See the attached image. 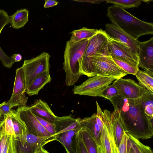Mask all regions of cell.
Instances as JSON below:
<instances>
[{"mask_svg": "<svg viewBox=\"0 0 153 153\" xmlns=\"http://www.w3.org/2000/svg\"><path fill=\"white\" fill-rule=\"evenodd\" d=\"M110 101L120 112L126 133L138 139L152 137L153 118L145 114L138 98L128 99L118 95Z\"/></svg>", "mask_w": 153, "mask_h": 153, "instance_id": "1", "label": "cell"}, {"mask_svg": "<svg viewBox=\"0 0 153 153\" xmlns=\"http://www.w3.org/2000/svg\"><path fill=\"white\" fill-rule=\"evenodd\" d=\"M107 16L111 23L135 39L143 35L153 34V23L143 21L119 7H109Z\"/></svg>", "mask_w": 153, "mask_h": 153, "instance_id": "2", "label": "cell"}, {"mask_svg": "<svg viewBox=\"0 0 153 153\" xmlns=\"http://www.w3.org/2000/svg\"><path fill=\"white\" fill-rule=\"evenodd\" d=\"M89 41L84 39L76 43L68 41L66 42L63 68L65 74V84L68 86L74 85L81 76V61Z\"/></svg>", "mask_w": 153, "mask_h": 153, "instance_id": "3", "label": "cell"}, {"mask_svg": "<svg viewBox=\"0 0 153 153\" xmlns=\"http://www.w3.org/2000/svg\"><path fill=\"white\" fill-rule=\"evenodd\" d=\"M80 74L91 77L96 76H108L117 79L128 74L114 61L111 55L98 54L80 66Z\"/></svg>", "mask_w": 153, "mask_h": 153, "instance_id": "4", "label": "cell"}, {"mask_svg": "<svg viewBox=\"0 0 153 153\" xmlns=\"http://www.w3.org/2000/svg\"><path fill=\"white\" fill-rule=\"evenodd\" d=\"M117 79L108 76H96L87 79L73 89L74 94L100 97L102 92L113 81Z\"/></svg>", "mask_w": 153, "mask_h": 153, "instance_id": "5", "label": "cell"}, {"mask_svg": "<svg viewBox=\"0 0 153 153\" xmlns=\"http://www.w3.org/2000/svg\"><path fill=\"white\" fill-rule=\"evenodd\" d=\"M50 58L48 53L43 52L35 57L24 61L22 67L27 88L37 76L45 72L49 71Z\"/></svg>", "mask_w": 153, "mask_h": 153, "instance_id": "6", "label": "cell"}, {"mask_svg": "<svg viewBox=\"0 0 153 153\" xmlns=\"http://www.w3.org/2000/svg\"><path fill=\"white\" fill-rule=\"evenodd\" d=\"M104 127L101 132V148L103 153H118L112 122L111 112L103 111Z\"/></svg>", "mask_w": 153, "mask_h": 153, "instance_id": "7", "label": "cell"}, {"mask_svg": "<svg viewBox=\"0 0 153 153\" xmlns=\"http://www.w3.org/2000/svg\"><path fill=\"white\" fill-rule=\"evenodd\" d=\"M112 84L117 88L118 95L128 99L139 98L147 90L130 79L119 78L116 79Z\"/></svg>", "mask_w": 153, "mask_h": 153, "instance_id": "8", "label": "cell"}, {"mask_svg": "<svg viewBox=\"0 0 153 153\" xmlns=\"http://www.w3.org/2000/svg\"><path fill=\"white\" fill-rule=\"evenodd\" d=\"M16 153H36L41 148L51 141L55 140L53 135L39 137L28 133L26 141L22 145L18 139L14 137Z\"/></svg>", "mask_w": 153, "mask_h": 153, "instance_id": "9", "label": "cell"}, {"mask_svg": "<svg viewBox=\"0 0 153 153\" xmlns=\"http://www.w3.org/2000/svg\"><path fill=\"white\" fill-rule=\"evenodd\" d=\"M26 89L25 77L22 66L16 70L13 93L7 103L14 107L26 106L28 99L25 94Z\"/></svg>", "mask_w": 153, "mask_h": 153, "instance_id": "10", "label": "cell"}, {"mask_svg": "<svg viewBox=\"0 0 153 153\" xmlns=\"http://www.w3.org/2000/svg\"><path fill=\"white\" fill-rule=\"evenodd\" d=\"M25 124L29 133L39 137L52 135L40 124L27 106H19L16 111Z\"/></svg>", "mask_w": 153, "mask_h": 153, "instance_id": "11", "label": "cell"}, {"mask_svg": "<svg viewBox=\"0 0 153 153\" xmlns=\"http://www.w3.org/2000/svg\"><path fill=\"white\" fill-rule=\"evenodd\" d=\"M106 33L112 40L120 42L137 55L140 41L133 38L116 25L112 23L105 25Z\"/></svg>", "mask_w": 153, "mask_h": 153, "instance_id": "12", "label": "cell"}, {"mask_svg": "<svg viewBox=\"0 0 153 153\" xmlns=\"http://www.w3.org/2000/svg\"><path fill=\"white\" fill-rule=\"evenodd\" d=\"M108 50L112 57L115 58L139 67L137 55L121 43L111 39Z\"/></svg>", "mask_w": 153, "mask_h": 153, "instance_id": "13", "label": "cell"}, {"mask_svg": "<svg viewBox=\"0 0 153 153\" xmlns=\"http://www.w3.org/2000/svg\"><path fill=\"white\" fill-rule=\"evenodd\" d=\"M138 66L153 74V37L140 42L137 53Z\"/></svg>", "mask_w": 153, "mask_h": 153, "instance_id": "14", "label": "cell"}, {"mask_svg": "<svg viewBox=\"0 0 153 153\" xmlns=\"http://www.w3.org/2000/svg\"><path fill=\"white\" fill-rule=\"evenodd\" d=\"M81 127L88 128L91 132L100 148H102L101 131L103 127L104 122L101 113L97 111L91 116L80 119Z\"/></svg>", "mask_w": 153, "mask_h": 153, "instance_id": "15", "label": "cell"}, {"mask_svg": "<svg viewBox=\"0 0 153 153\" xmlns=\"http://www.w3.org/2000/svg\"><path fill=\"white\" fill-rule=\"evenodd\" d=\"M29 107L33 114L48 122L54 123L56 116L52 111L47 103L39 99L35 100Z\"/></svg>", "mask_w": 153, "mask_h": 153, "instance_id": "16", "label": "cell"}, {"mask_svg": "<svg viewBox=\"0 0 153 153\" xmlns=\"http://www.w3.org/2000/svg\"><path fill=\"white\" fill-rule=\"evenodd\" d=\"M79 130H72L55 134V140L64 146L67 153H76V139Z\"/></svg>", "mask_w": 153, "mask_h": 153, "instance_id": "17", "label": "cell"}, {"mask_svg": "<svg viewBox=\"0 0 153 153\" xmlns=\"http://www.w3.org/2000/svg\"><path fill=\"white\" fill-rule=\"evenodd\" d=\"M80 118H74L69 116H57L54 123L55 126V134L70 130L80 129Z\"/></svg>", "mask_w": 153, "mask_h": 153, "instance_id": "18", "label": "cell"}, {"mask_svg": "<svg viewBox=\"0 0 153 153\" xmlns=\"http://www.w3.org/2000/svg\"><path fill=\"white\" fill-rule=\"evenodd\" d=\"M10 114L12 121L16 137L18 139L21 144L23 145L25 142L27 135L29 133L27 127L16 111L11 109Z\"/></svg>", "mask_w": 153, "mask_h": 153, "instance_id": "19", "label": "cell"}, {"mask_svg": "<svg viewBox=\"0 0 153 153\" xmlns=\"http://www.w3.org/2000/svg\"><path fill=\"white\" fill-rule=\"evenodd\" d=\"M78 135L82 141L88 153H99L102 148H100L93 135L85 127H81Z\"/></svg>", "mask_w": 153, "mask_h": 153, "instance_id": "20", "label": "cell"}, {"mask_svg": "<svg viewBox=\"0 0 153 153\" xmlns=\"http://www.w3.org/2000/svg\"><path fill=\"white\" fill-rule=\"evenodd\" d=\"M49 71H45L37 76L27 87L26 92L30 96L36 95L46 84L51 80Z\"/></svg>", "mask_w": 153, "mask_h": 153, "instance_id": "21", "label": "cell"}, {"mask_svg": "<svg viewBox=\"0 0 153 153\" xmlns=\"http://www.w3.org/2000/svg\"><path fill=\"white\" fill-rule=\"evenodd\" d=\"M112 122L113 128L115 138L117 147L122 139L125 131L124 124L120 112L114 109L111 113Z\"/></svg>", "mask_w": 153, "mask_h": 153, "instance_id": "22", "label": "cell"}, {"mask_svg": "<svg viewBox=\"0 0 153 153\" xmlns=\"http://www.w3.org/2000/svg\"><path fill=\"white\" fill-rule=\"evenodd\" d=\"M28 15L29 11L25 8L17 10L10 16V23L12 27L17 29L23 27L28 21Z\"/></svg>", "mask_w": 153, "mask_h": 153, "instance_id": "23", "label": "cell"}, {"mask_svg": "<svg viewBox=\"0 0 153 153\" xmlns=\"http://www.w3.org/2000/svg\"><path fill=\"white\" fill-rule=\"evenodd\" d=\"M99 30L89 29L85 27L72 31L69 40L72 43H76L84 39H89L97 34Z\"/></svg>", "mask_w": 153, "mask_h": 153, "instance_id": "24", "label": "cell"}, {"mask_svg": "<svg viewBox=\"0 0 153 153\" xmlns=\"http://www.w3.org/2000/svg\"><path fill=\"white\" fill-rule=\"evenodd\" d=\"M138 99L145 114L149 117L153 118V93L147 90Z\"/></svg>", "mask_w": 153, "mask_h": 153, "instance_id": "25", "label": "cell"}, {"mask_svg": "<svg viewBox=\"0 0 153 153\" xmlns=\"http://www.w3.org/2000/svg\"><path fill=\"white\" fill-rule=\"evenodd\" d=\"M135 75L140 84L153 93V74L139 69Z\"/></svg>", "mask_w": 153, "mask_h": 153, "instance_id": "26", "label": "cell"}, {"mask_svg": "<svg viewBox=\"0 0 153 153\" xmlns=\"http://www.w3.org/2000/svg\"><path fill=\"white\" fill-rule=\"evenodd\" d=\"M127 134L129 137L130 147L135 153H151L153 152L149 146L144 145L139 139Z\"/></svg>", "mask_w": 153, "mask_h": 153, "instance_id": "27", "label": "cell"}, {"mask_svg": "<svg viewBox=\"0 0 153 153\" xmlns=\"http://www.w3.org/2000/svg\"><path fill=\"white\" fill-rule=\"evenodd\" d=\"M105 1L106 3H111L125 9L138 7L142 1L141 0H107Z\"/></svg>", "mask_w": 153, "mask_h": 153, "instance_id": "28", "label": "cell"}, {"mask_svg": "<svg viewBox=\"0 0 153 153\" xmlns=\"http://www.w3.org/2000/svg\"><path fill=\"white\" fill-rule=\"evenodd\" d=\"M112 58L115 62L128 74L135 75L139 69V67L135 66L130 63L115 58Z\"/></svg>", "mask_w": 153, "mask_h": 153, "instance_id": "29", "label": "cell"}, {"mask_svg": "<svg viewBox=\"0 0 153 153\" xmlns=\"http://www.w3.org/2000/svg\"><path fill=\"white\" fill-rule=\"evenodd\" d=\"M4 124L3 132L5 134L14 136L16 138L14 131L13 125L10 113L4 117Z\"/></svg>", "mask_w": 153, "mask_h": 153, "instance_id": "30", "label": "cell"}, {"mask_svg": "<svg viewBox=\"0 0 153 153\" xmlns=\"http://www.w3.org/2000/svg\"><path fill=\"white\" fill-rule=\"evenodd\" d=\"M130 148L129 137L125 132L117 147L118 153H128Z\"/></svg>", "mask_w": 153, "mask_h": 153, "instance_id": "31", "label": "cell"}, {"mask_svg": "<svg viewBox=\"0 0 153 153\" xmlns=\"http://www.w3.org/2000/svg\"><path fill=\"white\" fill-rule=\"evenodd\" d=\"M118 95H119L117 90L112 84L108 85L102 92L100 94V97L110 100Z\"/></svg>", "mask_w": 153, "mask_h": 153, "instance_id": "32", "label": "cell"}, {"mask_svg": "<svg viewBox=\"0 0 153 153\" xmlns=\"http://www.w3.org/2000/svg\"><path fill=\"white\" fill-rule=\"evenodd\" d=\"M34 116L45 129L51 135L54 136L56 134L55 124L51 123L35 115Z\"/></svg>", "mask_w": 153, "mask_h": 153, "instance_id": "33", "label": "cell"}, {"mask_svg": "<svg viewBox=\"0 0 153 153\" xmlns=\"http://www.w3.org/2000/svg\"><path fill=\"white\" fill-rule=\"evenodd\" d=\"M0 60L4 66L10 68L15 62L11 57L7 55L0 47Z\"/></svg>", "mask_w": 153, "mask_h": 153, "instance_id": "34", "label": "cell"}, {"mask_svg": "<svg viewBox=\"0 0 153 153\" xmlns=\"http://www.w3.org/2000/svg\"><path fill=\"white\" fill-rule=\"evenodd\" d=\"M10 18L7 13L3 9H0V35L5 26L10 23Z\"/></svg>", "mask_w": 153, "mask_h": 153, "instance_id": "35", "label": "cell"}, {"mask_svg": "<svg viewBox=\"0 0 153 153\" xmlns=\"http://www.w3.org/2000/svg\"><path fill=\"white\" fill-rule=\"evenodd\" d=\"M14 107L4 101L0 104V113L1 115H7L10 112L11 108Z\"/></svg>", "mask_w": 153, "mask_h": 153, "instance_id": "36", "label": "cell"}, {"mask_svg": "<svg viewBox=\"0 0 153 153\" xmlns=\"http://www.w3.org/2000/svg\"><path fill=\"white\" fill-rule=\"evenodd\" d=\"M76 143V153H88L82 141L78 134Z\"/></svg>", "mask_w": 153, "mask_h": 153, "instance_id": "37", "label": "cell"}, {"mask_svg": "<svg viewBox=\"0 0 153 153\" xmlns=\"http://www.w3.org/2000/svg\"><path fill=\"white\" fill-rule=\"evenodd\" d=\"M12 138V136L8 135L6 141L3 146L1 153H8Z\"/></svg>", "mask_w": 153, "mask_h": 153, "instance_id": "38", "label": "cell"}, {"mask_svg": "<svg viewBox=\"0 0 153 153\" xmlns=\"http://www.w3.org/2000/svg\"><path fill=\"white\" fill-rule=\"evenodd\" d=\"M59 2L54 0H45L44 7V8H48L56 5Z\"/></svg>", "mask_w": 153, "mask_h": 153, "instance_id": "39", "label": "cell"}, {"mask_svg": "<svg viewBox=\"0 0 153 153\" xmlns=\"http://www.w3.org/2000/svg\"><path fill=\"white\" fill-rule=\"evenodd\" d=\"M8 153H16L14 137L12 136V138L9 147Z\"/></svg>", "mask_w": 153, "mask_h": 153, "instance_id": "40", "label": "cell"}, {"mask_svg": "<svg viewBox=\"0 0 153 153\" xmlns=\"http://www.w3.org/2000/svg\"><path fill=\"white\" fill-rule=\"evenodd\" d=\"M15 62L20 61L22 59V57L20 54L15 53L11 57Z\"/></svg>", "mask_w": 153, "mask_h": 153, "instance_id": "41", "label": "cell"}, {"mask_svg": "<svg viewBox=\"0 0 153 153\" xmlns=\"http://www.w3.org/2000/svg\"><path fill=\"white\" fill-rule=\"evenodd\" d=\"M41 153H50L47 150L43 147L40 148Z\"/></svg>", "mask_w": 153, "mask_h": 153, "instance_id": "42", "label": "cell"}, {"mask_svg": "<svg viewBox=\"0 0 153 153\" xmlns=\"http://www.w3.org/2000/svg\"><path fill=\"white\" fill-rule=\"evenodd\" d=\"M4 120H2L0 121V129L2 127V126L4 124Z\"/></svg>", "mask_w": 153, "mask_h": 153, "instance_id": "43", "label": "cell"}, {"mask_svg": "<svg viewBox=\"0 0 153 153\" xmlns=\"http://www.w3.org/2000/svg\"><path fill=\"white\" fill-rule=\"evenodd\" d=\"M128 153H135L133 149L130 147Z\"/></svg>", "mask_w": 153, "mask_h": 153, "instance_id": "44", "label": "cell"}, {"mask_svg": "<svg viewBox=\"0 0 153 153\" xmlns=\"http://www.w3.org/2000/svg\"><path fill=\"white\" fill-rule=\"evenodd\" d=\"M36 153H41L40 149H39Z\"/></svg>", "mask_w": 153, "mask_h": 153, "instance_id": "45", "label": "cell"}, {"mask_svg": "<svg viewBox=\"0 0 153 153\" xmlns=\"http://www.w3.org/2000/svg\"><path fill=\"white\" fill-rule=\"evenodd\" d=\"M99 153H103L102 149L99 152Z\"/></svg>", "mask_w": 153, "mask_h": 153, "instance_id": "46", "label": "cell"}, {"mask_svg": "<svg viewBox=\"0 0 153 153\" xmlns=\"http://www.w3.org/2000/svg\"><path fill=\"white\" fill-rule=\"evenodd\" d=\"M1 117V115L0 113V119Z\"/></svg>", "mask_w": 153, "mask_h": 153, "instance_id": "47", "label": "cell"}, {"mask_svg": "<svg viewBox=\"0 0 153 153\" xmlns=\"http://www.w3.org/2000/svg\"><path fill=\"white\" fill-rule=\"evenodd\" d=\"M2 127H1V129H0V131H1V128Z\"/></svg>", "mask_w": 153, "mask_h": 153, "instance_id": "48", "label": "cell"}]
</instances>
